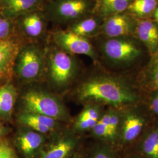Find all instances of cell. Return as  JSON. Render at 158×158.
Returning <instances> with one entry per match:
<instances>
[{"mask_svg":"<svg viewBox=\"0 0 158 158\" xmlns=\"http://www.w3.org/2000/svg\"><path fill=\"white\" fill-rule=\"evenodd\" d=\"M80 102L104 104L122 110L138 102L139 96L125 79L111 75L93 76L81 83L77 90Z\"/></svg>","mask_w":158,"mask_h":158,"instance_id":"6da1fadb","label":"cell"},{"mask_svg":"<svg viewBox=\"0 0 158 158\" xmlns=\"http://www.w3.org/2000/svg\"><path fill=\"white\" fill-rule=\"evenodd\" d=\"M144 49L145 48L134 36L106 37L100 45L104 59L116 68H130L139 62L144 55Z\"/></svg>","mask_w":158,"mask_h":158,"instance_id":"7a4b0ae2","label":"cell"},{"mask_svg":"<svg viewBox=\"0 0 158 158\" xmlns=\"http://www.w3.org/2000/svg\"><path fill=\"white\" fill-rule=\"evenodd\" d=\"M96 6V0H50L43 11L49 22L69 26L92 15Z\"/></svg>","mask_w":158,"mask_h":158,"instance_id":"3957f363","label":"cell"},{"mask_svg":"<svg viewBox=\"0 0 158 158\" xmlns=\"http://www.w3.org/2000/svg\"><path fill=\"white\" fill-rule=\"evenodd\" d=\"M23 111L43 115L59 121H68L69 116L62 102L52 94L40 89H31L22 97Z\"/></svg>","mask_w":158,"mask_h":158,"instance_id":"277c9868","label":"cell"},{"mask_svg":"<svg viewBox=\"0 0 158 158\" xmlns=\"http://www.w3.org/2000/svg\"><path fill=\"white\" fill-rule=\"evenodd\" d=\"M46 60L49 79L58 88L70 84L77 72L76 59L57 46L49 51Z\"/></svg>","mask_w":158,"mask_h":158,"instance_id":"5b68a950","label":"cell"},{"mask_svg":"<svg viewBox=\"0 0 158 158\" xmlns=\"http://www.w3.org/2000/svg\"><path fill=\"white\" fill-rule=\"evenodd\" d=\"M45 66V56L40 48L29 44L22 47L19 51L14 74L23 81L31 83L40 79Z\"/></svg>","mask_w":158,"mask_h":158,"instance_id":"8992f818","label":"cell"},{"mask_svg":"<svg viewBox=\"0 0 158 158\" xmlns=\"http://www.w3.org/2000/svg\"><path fill=\"white\" fill-rule=\"evenodd\" d=\"M146 125V115L139 108L132 105L121 110L118 146L125 149L135 143Z\"/></svg>","mask_w":158,"mask_h":158,"instance_id":"52a82bcc","label":"cell"},{"mask_svg":"<svg viewBox=\"0 0 158 158\" xmlns=\"http://www.w3.org/2000/svg\"><path fill=\"white\" fill-rule=\"evenodd\" d=\"M15 20L18 37L36 41L45 36L49 22L43 10L29 12Z\"/></svg>","mask_w":158,"mask_h":158,"instance_id":"ba28073f","label":"cell"},{"mask_svg":"<svg viewBox=\"0 0 158 158\" xmlns=\"http://www.w3.org/2000/svg\"><path fill=\"white\" fill-rule=\"evenodd\" d=\"M52 38L57 47L62 51L72 55H86L96 60V52L89 39L80 36L66 29L53 32Z\"/></svg>","mask_w":158,"mask_h":158,"instance_id":"9c48e42d","label":"cell"},{"mask_svg":"<svg viewBox=\"0 0 158 158\" xmlns=\"http://www.w3.org/2000/svg\"><path fill=\"white\" fill-rule=\"evenodd\" d=\"M137 21L128 12H123L104 19L101 32L106 38L135 36Z\"/></svg>","mask_w":158,"mask_h":158,"instance_id":"30bf717a","label":"cell"},{"mask_svg":"<svg viewBox=\"0 0 158 158\" xmlns=\"http://www.w3.org/2000/svg\"><path fill=\"white\" fill-rule=\"evenodd\" d=\"M21 48L17 38L0 40V83L5 84L11 79L16 58Z\"/></svg>","mask_w":158,"mask_h":158,"instance_id":"8fae6325","label":"cell"},{"mask_svg":"<svg viewBox=\"0 0 158 158\" xmlns=\"http://www.w3.org/2000/svg\"><path fill=\"white\" fill-rule=\"evenodd\" d=\"M135 36L145 48L150 56L158 52V25L153 20L138 19Z\"/></svg>","mask_w":158,"mask_h":158,"instance_id":"7c38bea8","label":"cell"},{"mask_svg":"<svg viewBox=\"0 0 158 158\" xmlns=\"http://www.w3.org/2000/svg\"><path fill=\"white\" fill-rule=\"evenodd\" d=\"M46 2V0H0V14L15 19L29 12L43 10Z\"/></svg>","mask_w":158,"mask_h":158,"instance_id":"4fadbf2b","label":"cell"},{"mask_svg":"<svg viewBox=\"0 0 158 158\" xmlns=\"http://www.w3.org/2000/svg\"><path fill=\"white\" fill-rule=\"evenodd\" d=\"M44 142V135L28 128L17 136L18 147L26 158H34L39 155Z\"/></svg>","mask_w":158,"mask_h":158,"instance_id":"5bb4252c","label":"cell"},{"mask_svg":"<svg viewBox=\"0 0 158 158\" xmlns=\"http://www.w3.org/2000/svg\"><path fill=\"white\" fill-rule=\"evenodd\" d=\"M18 120L24 127L43 135L53 131L56 128L58 123L56 120L45 115L25 111H23L19 115Z\"/></svg>","mask_w":158,"mask_h":158,"instance_id":"9a60e30c","label":"cell"},{"mask_svg":"<svg viewBox=\"0 0 158 158\" xmlns=\"http://www.w3.org/2000/svg\"><path fill=\"white\" fill-rule=\"evenodd\" d=\"M104 19L98 15H93L83 18L68 26L69 31L80 36L89 39L95 36L102 29Z\"/></svg>","mask_w":158,"mask_h":158,"instance_id":"2e32d148","label":"cell"},{"mask_svg":"<svg viewBox=\"0 0 158 158\" xmlns=\"http://www.w3.org/2000/svg\"><path fill=\"white\" fill-rule=\"evenodd\" d=\"M76 140L71 136L63 137L41 149L40 158H68L76 147Z\"/></svg>","mask_w":158,"mask_h":158,"instance_id":"e0dca14e","label":"cell"},{"mask_svg":"<svg viewBox=\"0 0 158 158\" xmlns=\"http://www.w3.org/2000/svg\"><path fill=\"white\" fill-rule=\"evenodd\" d=\"M17 98V89L10 82L0 85V119H11Z\"/></svg>","mask_w":158,"mask_h":158,"instance_id":"ac0fdd59","label":"cell"},{"mask_svg":"<svg viewBox=\"0 0 158 158\" xmlns=\"http://www.w3.org/2000/svg\"><path fill=\"white\" fill-rule=\"evenodd\" d=\"M137 155L141 158H158V125L142 135L138 143Z\"/></svg>","mask_w":158,"mask_h":158,"instance_id":"d6986e66","label":"cell"},{"mask_svg":"<svg viewBox=\"0 0 158 158\" xmlns=\"http://www.w3.org/2000/svg\"><path fill=\"white\" fill-rule=\"evenodd\" d=\"M141 85L149 93L158 90V52L151 59L141 76Z\"/></svg>","mask_w":158,"mask_h":158,"instance_id":"ffe728a7","label":"cell"},{"mask_svg":"<svg viewBox=\"0 0 158 158\" xmlns=\"http://www.w3.org/2000/svg\"><path fill=\"white\" fill-rule=\"evenodd\" d=\"M158 6V0H133L127 11L136 18L144 19L153 14Z\"/></svg>","mask_w":158,"mask_h":158,"instance_id":"44dd1931","label":"cell"},{"mask_svg":"<svg viewBox=\"0 0 158 158\" xmlns=\"http://www.w3.org/2000/svg\"><path fill=\"white\" fill-rule=\"evenodd\" d=\"M109 124V113L108 111L102 115L96 125L91 130L93 135L97 138L107 141L112 145H115L116 142L113 138L108 127Z\"/></svg>","mask_w":158,"mask_h":158,"instance_id":"7402d4cb","label":"cell"},{"mask_svg":"<svg viewBox=\"0 0 158 158\" xmlns=\"http://www.w3.org/2000/svg\"><path fill=\"white\" fill-rule=\"evenodd\" d=\"M17 36L15 20L0 14V40L16 39Z\"/></svg>","mask_w":158,"mask_h":158,"instance_id":"603a6c76","label":"cell"},{"mask_svg":"<svg viewBox=\"0 0 158 158\" xmlns=\"http://www.w3.org/2000/svg\"><path fill=\"white\" fill-rule=\"evenodd\" d=\"M102 116L100 107L98 104H89L83 110L77 117V119L98 121Z\"/></svg>","mask_w":158,"mask_h":158,"instance_id":"cb8c5ba5","label":"cell"},{"mask_svg":"<svg viewBox=\"0 0 158 158\" xmlns=\"http://www.w3.org/2000/svg\"><path fill=\"white\" fill-rule=\"evenodd\" d=\"M89 158H118L113 148L110 146L97 147L91 153Z\"/></svg>","mask_w":158,"mask_h":158,"instance_id":"d4e9b609","label":"cell"},{"mask_svg":"<svg viewBox=\"0 0 158 158\" xmlns=\"http://www.w3.org/2000/svg\"><path fill=\"white\" fill-rule=\"evenodd\" d=\"M148 98V110L154 115L158 117V90L149 93Z\"/></svg>","mask_w":158,"mask_h":158,"instance_id":"484cf974","label":"cell"},{"mask_svg":"<svg viewBox=\"0 0 158 158\" xmlns=\"http://www.w3.org/2000/svg\"><path fill=\"white\" fill-rule=\"evenodd\" d=\"M0 158H14L11 148L1 140H0Z\"/></svg>","mask_w":158,"mask_h":158,"instance_id":"4316f807","label":"cell"},{"mask_svg":"<svg viewBox=\"0 0 158 158\" xmlns=\"http://www.w3.org/2000/svg\"><path fill=\"white\" fill-rule=\"evenodd\" d=\"M6 130L4 127V125L1 123V122L0 121V140L1 139V138L2 137V136L6 134Z\"/></svg>","mask_w":158,"mask_h":158,"instance_id":"83f0119b","label":"cell"},{"mask_svg":"<svg viewBox=\"0 0 158 158\" xmlns=\"http://www.w3.org/2000/svg\"><path fill=\"white\" fill-rule=\"evenodd\" d=\"M154 21L158 25V6L152 14Z\"/></svg>","mask_w":158,"mask_h":158,"instance_id":"f1b7e54d","label":"cell"},{"mask_svg":"<svg viewBox=\"0 0 158 158\" xmlns=\"http://www.w3.org/2000/svg\"><path fill=\"white\" fill-rule=\"evenodd\" d=\"M117 1V0H96V5L106 4V3L112 2V1Z\"/></svg>","mask_w":158,"mask_h":158,"instance_id":"f546056e","label":"cell"},{"mask_svg":"<svg viewBox=\"0 0 158 158\" xmlns=\"http://www.w3.org/2000/svg\"><path fill=\"white\" fill-rule=\"evenodd\" d=\"M140 158L138 155H129L128 156H127V157H126V158Z\"/></svg>","mask_w":158,"mask_h":158,"instance_id":"4dcf8cb0","label":"cell"},{"mask_svg":"<svg viewBox=\"0 0 158 158\" xmlns=\"http://www.w3.org/2000/svg\"><path fill=\"white\" fill-rule=\"evenodd\" d=\"M80 158V157H79V156H74V157H73V158Z\"/></svg>","mask_w":158,"mask_h":158,"instance_id":"1f68e13d","label":"cell"},{"mask_svg":"<svg viewBox=\"0 0 158 158\" xmlns=\"http://www.w3.org/2000/svg\"><path fill=\"white\" fill-rule=\"evenodd\" d=\"M46 2H47V1H50V0H46Z\"/></svg>","mask_w":158,"mask_h":158,"instance_id":"d6a6232c","label":"cell"}]
</instances>
